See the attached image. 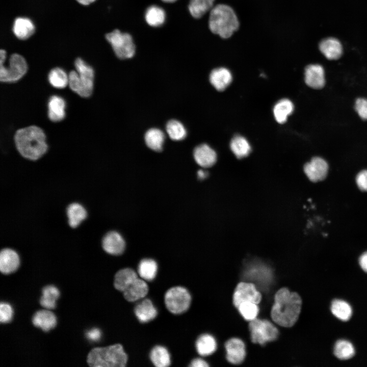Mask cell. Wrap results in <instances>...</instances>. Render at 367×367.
Listing matches in <instances>:
<instances>
[{"mask_svg": "<svg viewBox=\"0 0 367 367\" xmlns=\"http://www.w3.org/2000/svg\"><path fill=\"white\" fill-rule=\"evenodd\" d=\"M0 81L4 83L15 82L21 78L28 70V65L24 58L18 54H12L9 59V66H5L6 52H0Z\"/></svg>", "mask_w": 367, "mask_h": 367, "instance_id": "obj_5", "label": "cell"}, {"mask_svg": "<svg viewBox=\"0 0 367 367\" xmlns=\"http://www.w3.org/2000/svg\"><path fill=\"white\" fill-rule=\"evenodd\" d=\"M248 328L252 343L260 345L276 340L279 335L278 328L267 319L256 318L249 321Z\"/></svg>", "mask_w": 367, "mask_h": 367, "instance_id": "obj_6", "label": "cell"}, {"mask_svg": "<svg viewBox=\"0 0 367 367\" xmlns=\"http://www.w3.org/2000/svg\"><path fill=\"white\" fill-rule=\"evenodd\" d=\"M68 223L72 228H75L87 217L85 208L78 203H73L67 208Z\"/></svg>", "mask_w": 367, "mask_h": 367, "instance_id": "obj_25", "label": "cell"}, {"mask_svg": "<svg viewBox=\"0 0 367 367\" xmlns=\"http://www.w3.org/2000/svg\"><path fill=\"white\" fill-rule=\"evenodd\" d=\"M193 155L196 162L204 168L212 166L217 160L215 150L205 144L197 146L194 150Z\"/></svg>", "mask_w": 367, "mask_h": 367, "instance_id": "obj_17", "label": "cell"}, {"mask_svg": "<svg viewBox=\"0 0 367 367\" xmlns=\"http://www.w3.org/2000/svg\"><path fill=\"white\" fill-rule=\"evenodd\" d=\"M293 110L294 105L291 101L288 99H281L276 103L273 109L276 120L279 123L285 122Z\"/></svg>", "mask_w": 367, "mask_h": 367, "instance_id": "obj_29", "label": "cell"}, {"mask_svg": "<svg viewBox=\"0 0 367 367\" xmlns=\"http://www.w3.org/2000/svg\"><path fill=\"white\" fill-rule=\"evenodd\" d=\"M138 278L136 272L130 268L118 271L115 275L114 286L118 291L123 292Z\"/></svg>", "mask_w": 367, "mask_h": 367, "instance_id": "obj_23", "label": "cell"}, {"mask_svg": "<svg viewBox=\"0 0 367 367\" xmlns=\"http://www.w3.org/2000/svg\"><path fill=\"white\" fill-rule=\"evenodd\" d=\"M145 18L146 22L149 25L153 27H159L162 25L165 21V12L162 8L152 5L147 9L145 14Z\"/></svg>", "mask_w": 367, "mask_h": 367, "instance_id": "obj_32", "label": "cell"}, {"mask_svg": "<svg viewBox=\"0 0 367 367\" xmlns=\"http://www.w3.org/2000/svg\"><path fill=\"white\" fill-rule=\"evenodd\" d=\"M66 102L65 99L57 95L50 96L47 103L48 117L53 122H59L64 119L66 115Z\"/></svg>", "mask_w": 367, "mask_h": 367, "instance_id": "obj_16", "label": "cell"}, {"mask_svg": "<svg viewBox=\"0 0 367 367\" xmlns=\"http://www.w3.org/2000/svg\"><path fill=\"white\" fill-rule=\"evenodd\" d=\"M328 170L327 162L320 157L313 158L304 167L306 175L312 182L323 180L326 176Z\"/></svg>", "mask_w": 367, "mask_h": 367, "instance_id": "obj_11", "label": "cell"}, {"mask_svg": "<svg viewBox=\"0 0 367 367\" xmlns=\"http://www.w3.org/2000/svg\"><path fill=\"white\" fill-rule=\"evenodd\" d=\"M162 1L164 2H166V3H172V2L176 1V0H162Z\"/></svg>", "mask_w": 367, "mask_h": 367, "instance_id": "obj_48", "label": "cell"}, {"mask_svg": "<svg viewBox=\"0 0 367 367\" xmlns=\"http://www.w3.org/2000/svg\"><path fill=\"white\" fill-rule=\"evenodd\" d=\"M13 317V309L7 303L1 302L0 305V322L1 323L10 322Z\"/></svg>", "mask_w": 367, "mask_h": 367, "instance_id": "obj_40", "label": "cell"}, {"mask_svg": "<svg viewBox=\"0 0 367 367\" xmlns=\"http://www.w3.org/2000/svg\"><path fill=\"white\" fill-rule=\"evenodd\" d=\"M319 49L324 56L329 60L338 59L343 53V47L340 42L333 37L322 40L319 44Z\"/></svg>", "mask_w": 367, "mask_h": 367, "instance_id": "obj_18", "label": "cell"}, {"mask_svg": "<svg viewBox=\"0 0 367 367\" xmlns=\"http://www.w3.org/2000/svg\"><path fill=\"white\" fill-rule=\"evenodd\" d=\"M42 293V296L40 299L41 305L48 309L55 308L56 300L60 296L59 290L54 285H47L43 288Z\"/></svg>", "mask_w": 367, "mask_h": 367, "instance_id": "obj_28", "label": "cell"}, {"mask_svg": "<svg viewBox=\"0 0 367 367\" xmlns=\"http://www.w3.org/2000/svg\"><path fill=\"white\" fill-rule=\"evenodd\" d=\"M116 55L120 59L132 58L135 53V45L131 35L116 29L106 36Z\"/></svg>", "mask_w": 367, "mask_h": 367, "instance_id": "obj_7", "label": "cell"}, {"mask_svg": "<svg viewBox=\"0 0 367 367\" xmlns=\"http://www.w3.org/2000/svg\"><path fill=\"white\" fill-rule=\"evenodd\" d=\"M301 307L300 296L296 292L290 291L287 287H281L274 295L270 317L278 326L290 328L298 321Z\"/></svg>", "mask_w": 367, "mask_h": 367, "instance_id": "obj_1", "label": "cell"}, {"mask_svg": "<svg viewBox=\"0 0 367 367\" xmlns=\"http://www.w3.org/2000/svg\"><path fill=\"white\" fill-rule=\"evenodd\" d=\"M166 131L169 137L174 141L183 140L187 136L184 125L176 120H171L167 123Z\"/></svg>", "mask_w": 367, "mask_h": 367, "instance_id": "obj_38", "label": "cell"}, {"mask_svg": "<svg viewBox=\"0 0 367 367\" xmlns=\"http://www.w3.org/2000/svg\"><path fill=\"white\" fill-rule=\"evenodd\" d=\"M102 246L103 250L108 253L118 255L123 252L125 243L120 233L113 231L107 233L104 236Z\"/></svg>", "mask_w": 367, "mask_h": 367, "instance_id": "obj_12", "label": "cell"}, {"mask_svg": "<svg viewBox=\"0 0 367 367\" xmlns=\"http://www.w3.org/2000/svg\"><path fill=\"white\" fill-rule=\"evenodd\" d=\"M49 83L57 89H63L68 84L69 77L64 69L60 67L52 69L48 75Z\"/></svg>", "mask_w": 367, "mask_h": 367, "instance_id": "obj_36", "label": "cell"}, {"mask_svg": "<svg viewBox=\"0 0 367 367\" xmlns=\"http://www.w3.org/2000/svg\"><path fill=\"white\" fill-rule=\"evenodd\" d=\"M150 358L152 363L156 367H167L171 363L168 351L161 346H156L151 350Z\"/></svg>", "mask_w": 367, "mask_h": 367, "instance_id": "obj_31", "label": "cell"}, {"mask_svg": "<svg viewBox=\"0 0 367 367\" xmlns=\"http://www.w3.org/2000/svg\"><path fill=\"white\" fill-rule=\"evenodd\" d=\"M324 70L319 64H310L305 69V82L310 87L321 89L325 83Z\"/></svg>", "mask_w": 367, "mask_h": 367, "instance_id": "obj_14", "label": "cell"}, {"mask_svg": "<svg viewBox=\"0 0 367 367\" xmlns=\"http://www.w3.org/2000/svg\"><path fill=\"white\" fill-rule=\"evenodd\" d=\"M32 322L35 326L47 332L56 326L57 318L55 314L49 310H39L33 316Z\"/></svg>", "mask_w": 367, "mask_h": 367, "instance_id": "obj_19", "label": "cell"}, {"mask_svg": "<svg viewBox=\"0 0 367 367\" xmlns=\"http://www.w3.org/2000/svg\"><path fill=\"white\" fill-rule=\"evenodd\" d=\"M208 27L213 33L227 39L238 30L239 21L231 7L225 4H218L210 11Z\"/></svg>", "mask_w": 367, "mask_h": 367, "instance_id": "obj_3", "label": "cell"}, {"mask_svg": "<svg viewBox=\"0 0 367 367\" xmlns=\"http://www.w3.org/2000/svg\"><path fill=\"white\" fill-rule=\"evenodd\" d=\"M35 27L33 21L27 17L16 18L13 24L12 30L15 36L20 40H25L35 32Z\"/></svg>", "mask_w": 367, "mask_h": 367, "instance_id": "obj_22", "label": "cell"}, {"mask_svg": "<svg viewBox=\"0 0 367 367\" xmlns=\"http://www.w3.org/2000/svg\"><path fill=\"white\" fill-rule=\"evenodd\" d=\"M196 348L197 352L201 356H208L214 353L217 349L215 338L211 335L204 334L196 340Z\"/></svg>", "mask_w": 367, "mask_h": 367, "instance_id": "obj_26", "label": "cell"}, {"mask_svg": "<svg viewBox=\"0 0 367 367\" xmlns=\"http://www.w3.org/2000/svg\"><path fill=\"white\" fill-rule=\"evenodd\" d=\"M14 142L19 153L30 160L39 159L48 149L45 133L41 128L35 125L17 130Z\"/></svg>", "mask_w": 367, "mask_h": 367, "instance_id": "obj_2", "label": "cell"}, {"mask_svg": "<svg viewBox=\"0 0 367 367\" xmlns=\"http://www.w3.org/2000/svg\"><path fill=\"white\" fill-rule=\"evenodd\" d=\"M191 302L188 291L182 286L169 289L165 295V303L168 310L174 314H180L188 310Z\"/></svg>", "mask_w": 367, "mask_h": 367, "instance_id": "obj_8", "label": "cell"}, {"mask_svg": "<svg viewBox=\"0 0 367 367\" xmlns=\"http://www.w3.org/2000/svg\"><path fill=\"white\" fill-rule=\"evenodd\" d=\"M261 299V294L254 283L240 282L233 291L232 303L234 306L237 308L239 305L244 302H251L258 304Z\"/></svg>", "mask_w": 367, "mask_h": 367, "instance_id": "obj_9", "label": "cell"}, {"mask_svg": "<svg viewBox=\"0 0 367 367\" xmlns=\"http://www.w3.org/2000/svg\"><path fill=\"white\" fill-rule=\"evenodd\" d=\"M148 292V285L145 280L137 278L123 293L126 300L134 302L145 297Z\"/></svg>", "mask_w": 367, "mask_h": 367, "instance_id": "obj_21", "label": "cell"}, {"mask_svg": "<svg viewBox=\"0 0 367 367\" xmlns=\"http://www.w3.org/2000/svg\"><path fill=\"white\" fill-rule=\"evenodd\" d=\"M226 359L232 364H240L245 360L246 355L245 345L240 338L232 337L224 344Z\"/></svg>", "mask_w": 367, "mask_h": 367, "instance_id": "obj_10", "label": "cell"}, {"mask_svg": "<svg viewBox=\"0 0 367 367\" xmlns=\"http://www.w3.org/2000/svg\"><path fill=\"white\" fill-rule=\"evenodd\" d=\"M158 265L155 260L150 258L142 259L138 266V274L145 280H153L157 273Z\"/></svg>", "mask_w": 367, "mask_h": 367, "instance_id": "obj_35", "label": "cell"}, {"mask_svg": "<svg viewBox=\"0 0 367 367\" xmlns=\"http://www.w3.org/2000/svg\"><path fill=\"white\" fill-rule=\"evenodd\" d=\"M356 182L360 190L367 192V170L361 171L357 175Z\"/></svg>", "mask_w": 367, "mask_h": 367, "instance_id": "obj_42", "label": "cell"}, {"mask_svg": "<svg viewBox=\"0 0 367 367\" xmlns=\"http://www.w3.org/2000/svg\"><path fill=\"white\" fill-rule=\"evenodd\" d=\"M334 355L341 360L352 358L355 354V349L352 344L345 339H339L335 344L333 350Z\"/></svg>", "mask_w": 367, "mask_h": 367, "instance_id": "obj_37", "label": "cell"}, {"mask_svg": "<svg viewBox=\"0 0 367 367\" xmlns=\"http://www.w3.org/2000/svg\"><path fill=\"white\" fill-rule=\"evenodd\" d=\"M355 108L362 119L367 120V99L358 98L355 102Z\"/></svg>", "mask_w": 367, "mask_h": 367, "instance_id": "obj_41", "label": "cell"}, {"mask_svg": "<svg viewBox=\"0 0 367 367\" xmlns=\"http://www.w3.org/2000/svg\"><path fill=\"white\" fill-rule=\"evenodd\" d=\"M20 265V259L17 253L13 249L5 248L0 253V270L5 274L14 272Z\"/></svg>", "mask_w": 367, "mask_h": 367, "instance_id": "obj_15", "label": "cell"}, {"mask_svg": "<svg viewBox=\"0 0 367 367\" xmlns=\"http://www.w3.org/2000/svg\"><path fill=\"white\" fill-rule=\"evenodd\" d=\"M87 337L92 341H98L101 336V332L98 328H93L86 332Z\"/></svg>", "mask_w": 367, "mask_h": 367, "instance_id": "obj_43", "label": "cell"}, {"mask_svg": "<svg viewBox=\"0 0 367 367\" xmlns=\"http://www.w3.org/2000/svg\"><path fill=\"white\" fill-rule=\"evenodd\" d=\"M215 0H191L189 11L195 18H199L213 8Z\"/></svg>", "mask_w": 367, "mask_h": 367, "instance_id": "obj_33", "label": "cell"}, {"mask_svg": "<svg viewBox=\"0 0 367 367\" xmlns=\"http://www.w3.org/2000/svg\"><path fill=\"white\" fill-rule=\"evenodd\" d=\"M257 305L251 302H244L237 309L245 320L250 321L256 319L258 314L259 309Z\"/></svg>", "mask_w": 367, "mask_h": 367, "instance_id": "obj_39", "label": "cell"}, {"mask_svg": "<svg viewBox=\"0 0 367 367\" xmlns=\"http://www.w3.org/2000/svg\"><path fill=\"white\" fill-rule=\"evenodd\" d=\"M359 264L361 269L367 273V251L364 252L359 258Z\"/></svg>", "mask_w": 367, "mask_h": 367, "instance_id": "obj_45", "label": "cell"}, {"mask_svg": "<svg viewBox=\"0 0 367 367\" xmlns=\"http://www.w3.org/2000/svg\"><path fill=\"white\" fill-rule=\"evenodd\" d=\"M74 66L80 82L90 93H92L94 77L93 68L80 58L75 60Z\"/></svg>", "mask_w": 367, "mask_h": 367, "instance_id": "obj_13", "label": "cell"}, {"mask_svg": "<svg viewBox=\"0 0 367 367\" xmlns=\"http://www.w3.org/2000/svg\"><path fill=\"white\" fill-rule=\"evenodd\" d=\"M211 84L218 91L225 90L232 81V75L230 71L224 67L214 69L209 75Z\"/></svg>", "mask_w": 367, "mask_h": 367, "instance_id": "obj_20", "label": "cell"}, {"mask_svg": "<svg viewBox=\"0 0 367 367\" xmlns=\"http://www.w3.org/2000/svg\"><path fill=\"white\" fill-rule=\"evenodd\" d=\"M78 3L80 4L83 5H88L94 2H95L96 0H76Z\"/></svg>", "mask_w": 367, "mask_h": 367, "instance_id": "obj_47", "label": "cell"}, {"mask_svg": "<svg viewBox=\"0 0 367 367\" xmlns=\"http://www.w3.org/2000/svg\"><path fill=\"white\" fill-rule=\"evenodd\" d=\"M192 367H207L209 365L207 362L201 358H195L193 359L190 365Z\"/></svg>", "mask_w": 367, "mask_h": 367, "instance_id": "obj_44", "label": "cell"}, {"mask_svg": "<svg viewBox=\"0 0 367 367\" xmlns=\"http://www.w3.org/2000/svg\"><path fill=\"white\" fill-rule=\"evenodd\" d=\"M208 175V173L204 170H199L197 172V176L199 179H205Z\"/></svg>", "mask_w": 367, "mask_h": 367, "instance_id": "obj_46", "label": "cell"}, {"mask_svg": "<svg viewBox=\"0 0 367 367\" xmlns=\"http://www.w3.org/2000/svg\"><path fill=\"white\" fill-rule=\"evenodd\" d=\"M135 313L138 319L142 323L154 319L158 314L156 308L149 299H145L138 303L135 308Z\"/></svg>", "mask_w": 367, "mask_h": 367, "instance_id": "obj_24", "label": "cell"}, {"mask_svg": "<svg viewBox=\"0 0 367 367\" xmlns=\"http://www.w3.org/2000/svg\"><path fill=\"white\" fill-rule=\"evenodd\" d=\"M331 311L335 317L343 321H348L352 314V309L350 305L340 299H335L332 301Z\"/></svg>", "mask_w": 367, "mask_h": 367, "instance_id": "obj_30", "label": "cell"}, {"mask_svg": "<svg viewBox=\"0 0 367 367\" xmlns=\"http://www.w3.org/2000/svg\"><path fill=\"white\" fill-rule=\"evenodd\" d=\"M164 140V133L158 128H151L145 135L146 145L153 151H161L162 150Z\"/></svg>", "mask_w": 367, "mask_h": 367, "instance_id": "obj_27", "label": "cell"}, {"mask_svg": "<svg viewBox=\"0 0 367 367\" xmlns=\"http://www.w3.org/2000/svg\"><path fill=\"white\" fill-rule=\"evenodd\" d=\"M127 360V355L119 344L94 348L87 358V363L91 367H124Z\"/></svg>", "mask_w": 367, "mask_h": 367, "instance_id": "obj_4", "label": "cell"}, {"mask_svg": "<svg viewBox=\"0 0 367 367\" xmlns=\"http://www.w3.org/2000/svg\"><path fill=\"white\" fill-rule=\"evenodd\" d=\"M230 147L232 152L238 159L246 157L251 151V146L248 141L239 135H237L232 139Z\"/></svg>", "mask_w": 367, "mask_h": 367, "instance_id": "obj_34", "label": "cell"}]
</instances>
